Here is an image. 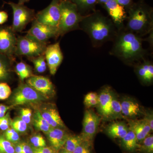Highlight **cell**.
Segmentation results:
<instances>
[{
	"label": "cell",
	"instance_id": "d6a6232c",
	"mask_svg": "<svg viewBox=\"0 0 153 153\" xmlns=\"http://www.w3.org/2000/svg\"><path fill=\"white\" fill-rule=\"evenodd\" d=\"M30 143L32 147L40 148L46 146V141L40 134L35 135L30 139Z\"/></svg>",
	"mask_w": 153,
	"mask_h": 153
},
{
	"label": "cell",
	"instance_id": "f1b7e54d",
	"mask_svg": "<svg viewBox=\"0 0 153 153\" xmlns=\"http://www.w3.org/2000/svg\"><path fill=\"white\" fill-rule=\"evenodd\" d=\"M30 60L33 62L36 72L42 73L46 71L47 63L44 54L38 57L30 58Z\"/></svg>",
	"mask_w": 153,
	"mask_h": 153
},
{
	"label": "cell",
	"instance_id": "9c48e42d",
	"mask_svg": "<svg viewBox=\"0 0 153 153\" xmlns=\"http://www.w3.org/2000/svg\"><path fill=\"white\" fill-rule=\"evenodd\" d=\"M102 118L93 110H85L82 121V130L80 135L84 140L93 143Z\"/></svg>",
	"mask_w": 153,
	"mask_h": 153
},
{
	"label": "cell",
	"instance_id": "8992f818",
	"mask_svg": "<svg viewBox=\"0 0 153 153\" xmlns=\"http://www.w3.org/2000/svg\"><path fill=\"white\" fill-rule=\"evenodd\" d=\"M47 98L27 83H22L14 91L11 102L13 106L38 104Z\"/></svg>",
	"mask_w": 153,
	"mask_h": 153
},
{
	"label": "cell",
	"instance_id": "277c9868",
	"mask_svg": "<svg viewBox=\"0 0 153 153\" xmlns=\"http://www.w3.org/2000/svg\"><path fill=\"white\" fill-rule=\"evenodd\" d=\"M60 9L59 36H63L71 31L80 30L79 24L84 16L80 14L75 4L69 0H61Z\"/></svg>",
	"mask_w": 153,
	"mask_h": 153
},
{
	"label": "cell",
	"instance_id": "c3c4849f",
	"mask_svg": "<svg viewBox=\"0 0 153 153\" xmlns=\"http://www.w3.org/2000/svg\"><path fill=\"white\" fill-rule=\"evenodd\" d=\"M57 153H73L72 152H69V151H66L64 149H61L60 150L58 151Z\"/></svg>",
	"mask_w": 153,
	"mask_h": 153
},
{
	"label": "cell",
	"instance_id": "7dc6e473",
	"mask_svg": "<svg viewBox=\"0 0 153 153\" xmlns=\"http://www.w3.org/2000/svg\"><path fill=\"white\" fill-rule=\"evenodd\" d=\"M14 146L15 153H24L22 143H17Z\"/></svg>",
	"mask_w": 153,
	"mask_h": 153
},
{
	"label": "cell",
	"instance_id": "bcb514c9",
	"mask_svg": "<svg viewBox=\"0 0 153 153\" xmlns=\"http://www.w3.org/2000/svg\"><path fill=\"white\" fill-rule=\"evenodd\" d=\"M10 107L6 106L3 104H0V118L3 117L5 115V114Z\"/></svg>",
	"mask_w": 153,
	"mask_h": 153
},
{
	"label": "cell",
	"instance_id": "9a60e30c",
	"mask_svg": "<svg viewBox=\"0 0 153 153\" xmlns=\"http://www.w3.org/2000/svg\"><path fill=\"white\" fill-rule=\"evenodd\" d=\"M27 84L48 98L55 93L54 85L48 77L33 75L26 80Z\"/></svg>",
	"mask_w": 153,
	"mask_h": 153
},
{
	"label": "cell",
	"instance_id": "60d3db41",
	"mask_svg": "<svg viewBox=\"0 0 153 153\" xmlns=\"http://www.w3.org/2000/svg\"><path fill=\"white\" fill-rule=\"evenodd\" d=\"M115 1L118 4L123 6L126 9H128L134 3L133 0H115Z\"/></svg>",
	"mask_w": 153,
	"mask_h": 153
},
{
	"label": "cell",
	"instance_id": "f35d334b",
	"mask_svg": "<svg viewBox=\"0 0 153 153\" xmlns=\"http://www.w3.org/2000/svg\"><path fill=\"white\" fill-rule=\"evenodd\" d=\"M33 148L34 153H57V152L52 148L45 146L40 148Z\"/></svg>",
	"mask_w": 153,
	"mask_h": 153
},
{
	"label": "cell",
	"instance_id": "2e32d148",
	"mask_svg": "<svg viewBox=\"0 0 153 153\" xmlns=\"http://www.w3.org/2000/svg\"><path fill=\"white\" fill-rule=\"evenodd\" d=\"M114 91L108 86L102 88L98 94V103L97 105L99 114L102 119L108 120L110 107Z\"/></svg>",
	"mask_w": 153,
	"mask_h": 153
},
{
	"label": "cell",
	"instance_id": "ee69618b",
	"mask_svg": "<svg viewBox=\"0 0 153 153\" xmlns=\"http://www.w3.org/2000/svg\"><path fill=\"white\" fill-rule=\"evenodd\" d=\"M23 147V153H34L32 147L29 144L26 143H22Z\"/></svg>",
	"mask_w": 153,
	"mask_h": 153
},
{
	"label": "cell",
	"instance_id": "3957f363",
	"mask_svg": "<svg viewBox=\"0 0 153 153\" xmlns=\"http://www.w3.org/2000/svg\"><path fill=\"white\" fill-rule=\"evenodd\" d=\"M125 29L141 37L153 32L152 9L143 2L133 3L128 9Z\"/></svg>",
	"mask_w": 153,
	"mask_h": 153
},
{
	"label": "cell",
	"instance_id": "44dd1931",
	"mask_svg": "<svg viewBox=\"0 0 153 153\" xmlns=\"http://www.w3.org/2000/svg\"><path fill=\"white\" fill-rule=\"evenodd\" d=\"M129 131L127 124L123 121H116L108 125L105 129V132L112 139L122 138L125 136Z\"/></svg>",
	"mask_w": 153,
	"mask_h": 153
},
{
	"label": "cell",
	"instance_id": "484cf974",
	"mask_svg": "<svg viewBox=\"0 0 153 153\" xmlns=\"http://www.w3.org/2000/svg\"><path fill=\"white\" fill-rule=\"evenodd\" d=\"M15 70L22 81H24L25 79H28L33 75L31 67L23 61L17 63Z\"/></svg>",
	"mask_w": 153,
	"mask_h": 153
},
{
	"label": "cell",
	"instance_id": "30bf717a",
	"mask_svg": "<svg viewBox=\"0 0 153 153\" xmlns=\"http://www.w3.org/2000/svg\"><path fill=\"white\" fill-rule=\"evenodd\" d=\"M17 38L12 27L0 26V54L14 59Z\"/></svg>",
	"mask_w": 153,
	"mask_h": 153
},
{
	"label": "cell",
	"instance_id": "cb8c5ba5",
	"mask_svg": "<svg viewBox=\"0 0 153 153\" xmlns=\"http://www.w3.org/2000/svg\"><path fill=\"white\" fill-rule=\"evenodd\" d=\"M124 119L122 112L120 100L117 94L114 92L110 107L108 120H117Z\"/></svg>",
	"mask_w": 153,
	"mask_h": 153
},
{
	"label": "cell",
	"instance_id": "836d02e7",
	"mask_svg": "<svg viewBox=\"0 0 153 153\" xmlns=\"http://www.w3.org/2000/svg\"><path fill=\"white\" fill-rule=\"evenodd\" d=\"M5 138L12 143H17L20 140L18 133L13 128H8L6 131Z\"/></svg>",
	"mask_w": 153,
	"mask_h": 153
},
{
	"label": "cell",
	"instance_id": "d590c367",
	"mask_svg": "<svg viewBox=\"0 0 153 153\" xmlns=\"http://www.w3.org/2000/svg\"><path fill=\"white\" fill-rule=\"evenodd\" d=\"M21 119L25 122L27 124L31 122V117L32 115V111L28 108H22L21 111Z\"/></svg>",
	"mask_w": 153,
	"mask_h": 153
},
{
	"label": "cell",
	"instance_id": "7bdbcfd3",
	"mask_svg": "<svg viewBox=\"0 0 153 153\" xmlns=\"http://www.w3.org/2000/svg\"><path fill=\"white\" fill-rule=\"evenodd\" d=\"M98 94L96 92H89L85 96L84 101H87V100H91L98 99Z\"/></svg>",
	"mask_w": 153,
	"mask_h": 153
},
{
	"label": "cell",
	"instance_id": "ac0fdd59",
	"mask_svg": "<svg viewBox=\"0 0 153 153\" xmlns=\"http://www.w3.org/2000/svg\"><path fill=\"white\" fill-rule=\"evenodd\" d=\"M46 134L51 147L57 152L63 147L69 135L64 129L53 128Z\"/></svg>",
	"mask_w": 153,
	"mask_h": 153
},
{
	"label": "cell",
	"instance_id": "4316f807",
	"mask_svg": "<svg viewBox=\"0 0 153 153\" xmlns=\"http://www.w3.org/2000/svg\"><path fill=\"white\" fill-rule=\"evenodd\" d=\"M84 140L81 135H72L69 134L62 149L73 152L77 146Z\"/></svg>",
	"mask_w": 153,
	"mask_h": 153
},
{
	"label": "cell",
	"instance_id": "8fae6325",
	"mask_svg": "<svg viewBox=\"0 0 153 153\" xmlns=\"http://www.w3.org/2000/svg\"><path fill=\"white\" fill-rule=\"evenodd\" d=\"M27 35L46 44L51 38H57L59 36L57 29L39 23L35 19L32 22V26L27 32Z\"/></svg>",
	"mask_w": 153,
	"mask_h": 153
},
{
	"label": "cell",
	"instance_id": "603a6c76",
	"mask_svg": "<svg viewBox=\"0 0 153 153\" xmlns=\"http://www.w3.org/2000/svg\"><path fill=\"white\" fill-rule=\"evenodd\" d=\"M120 146L127 152H137L138 143L134 133L129 129L125 136L120 139Z\"/></svg>",
	"mask_w": 153,
	"mask_h": 153
},
{
	"label": "cell",
	"instance_id": "5b68a950",
	"mask_svg": "<svg viewBox=\"0 0 153 153\" xmlns=\"http://www.w3.org/2000/svg\"><path fill=\"white\" fill-rule=\"evenodd\" d=\"M47 47L46 43L38 41L27 34L17 38L15 55L33 58L44 54Z\"/></svg>",
	"mask_w": 153,
	"mask_h": 153
},
{
	"label": "cell",
	"instance_id": "83f0119b",
	"mask_svg": "<svg viewBox=\"0 0 153 153\" xmlns=\"http://www.w3.org/2000/svg\"><path fill=\"white\" fill-rule=\"evenodd\" d=\"M137 152L140 153H153V136L150 134L138 143Z\"/></svg>",
	"mask_w": 153,
	"mask_h": 153
},
{
	"label": "cell",
	"instance_id": "5bb4252c",
	"mask_svg": "<svg viewBox=\"0 0 153 153\" xmlns=\"http://www.w3.org/2000/svg\"><path fill=\"white\" fill-rule=\"evenodd\" d=\"M120 101L124 118L127 120L136 119L143 116L145 110L134 99L124 97Z\"/></svg>",
	"mask_w": 153,
	"mask_h": 153
},
{
	"label": "cell",
	"instance_id": "4fadbf2b",
	"mask_svg": "<svg viewBox=\"0 0 153 153\" xmlns=\"http://www.w3.org/2000/svg\"><path fill=\"white\" fill-rule=\"evenodd\" d=\"M103 6L117 30L124 28V24L127 16L125 8L115 0H108Z\"/></svg>",
	"mask_w": 153,
	"mask_h": 153
},
{
	"label": "cell",
	"instance_id": "7402d4cb",
	"mask_svg": "<svg viewBox=\"0 0 153 153\" xmlns=\"http://www.w3.org/2000/svg\"><path fill=\"white\" fill-rule=\"evenodd\" d=\"M13 59L0 54V82H6L11 78L12 62Z\"/></svg>",
	"mask_w": 153,
	"mask_h": 153
},
{
	"label": "cell",
	"instance_id": "681fc988",
	"mask_svg": "<svg viewBox=\"0 0 153 153\" xmlns=\"http://www.w3.org/2000/svg\"><path fill=\"white\" fill-rule=\"evenodd\" d=\"M30 0H19L18 4H25V3L28 2Z\"/></svg>",
	"mask_w": 153,
	"mask_h": 153
},
{
	"label": "cell",
	"instance_id": "ffe728a7",
	"mask_svg": "<svg viewBox=\"0 0 153 153\" xmlns=\"http://www.w3.org/2000/svg\"><path fill=\"white\" fill-rule=\"evenodd\" d=\"M40 111L51 128L63 129L66 128L58 111L55 108H45Z\"/></svg>",
	"mask_w": 153,
	"mask_h": 153
},
{
	"label": "cell",
	"instance_id": "ab89813d",
	"mask_svg": "<svg viewBox=\"0 0 153 153\" xmlns=\"http://www.w3.org/2000/svg\"><path fill=\"white\" fill-rule=\"evenodd\" d=\"M33 124L36 129L38 131L43 132L44 133L47 134L51 129V128H52L35 121H33Z\"/></svg>",
	"mask_w": 153,
	"mask_h": 153
},
{
	"label": "cell",
	"instance_id": "f6af8a7d",
	"mask_svg": "<svg viewBox=\"0 0 153 153\" xmlns=\"http://www.w3.org/2000/svg\"><path fill=\"white\" fill-rule=\"evenodd\" d=\"M8 15L5 11H0V25H3L7 21Z\"/></svg>",
	"mask_w": 153,
	"mask_h": 153
},
{
	"label": "cell",
	"instance_id": "e575fe53",
	"mask_svg": "<svg viewBox=\"0 0 153 153\" xmlns=\"http://www.w3.org/2000/svg\"><path fill=\"white\" fill-rule=\"evenodd\" d=\"M12 91L7 83L0 82V100H4L10 96Z\"/></svg>",
	"mask_w": 153,
	"mask_h": 153
},
{
	"label": "cell",
	"instance_id": "4dcf8cb0",
	"mask_svg": "<svg viewBox=\"0 0 153 153\" xmlns=\"http://www.w3.org/2000/svg\"><path fill=\"white\" fill-rule=\"evenodd\" d=\"M10 125L12 128L17 132H25L27 130V124L20 117L17 118L12 121Z\"/></svg>",
	"mask_w": 153,
	"mask_h": 153
},
{
	"label": "cell",
	"instance_id": "74e56055",
	"mask_svg": "<svg viewBox=\"0 0 153 153\" xmlns=\"http://www.w3.org/2000/svg\"><path fill=\"white\" fill-rule=\"evenodd\" d=\"M10 118L8 114L0 118V129L3 131H6L9 128L10 126Z\"/></svg>",
	"mask_w": 153,
	"mask_h": 153
},
{
	"label": "cell",
	"instance_id": "ba28073f",
	"mask_svg": "<svg viewBox=\"0 0 153 153\" xmlns=\"http://www.w3.org/2000/svg\"><path fill=\"white\" fill-rule=\"evenodd\" d=\"M60 1L61 0H52L47 7L36 14L35 19L39 23L56 28L58 30L60 18Z\"/></svg>",
	"mask_w": 153,
	"mask_h": 153
},
{
	"label": "cell",
	"instance_id": "1f68e13d",
	"mask_svg": "<svg viewBox=\"0 0 153 153\" xmlns=\"http://www.w3.org/2000/svg\"><path fill=\"white\" fill-rule=\"evenodd\" d=\"M93 143L83 140L76 147L73 153H93Z\"/></svg>",
	"mask_w": 153,
	"mask_h": 153
},
{
	"label": "cell",
	"instance_id": "f546056e",
	"mask_svg": "<svg viewBox=\"0 0 153 153\" xmlns=\"http://www.w3.org/2000/svg\"><path fill=\"white\" fill-rule=\"evenodd\" d=\"M0 153H15L13 143L3 136H0Z\"/></svg>",
	"mask_w": 153,
	"mask_h": 153
},
{
	"label": "cell",
	"instance_id": "7a4b0ae2",
	"mask_svg": "<svg viewBox=\"0 0 153 153\" xmlns=\"http://www.w3.org/2000/svg\"><path fill=\"white\" fill-rule=\"evenodd\" d=\"M79 28L88 36L92 46L96 48L113 41L118 32L111 19L97 11L84 16Z\"/></svg>",
	"mask_w": 153,
	"mask_h": 153
},
{
	"label": "cell",
	"instance_id": "7c38bea8",
	"mask_svg": "<svg viewBox=\"0 0 153 153\" xmlns=\"http://www.w3.org/2000/svg\"><path fill=\"white\" fill-rule=\"evenodd\" d=\"M44 55L50 74L52 75H55L63 59L60 43L57 42L47 46Z\"/></svg>",
	"mask_w": 153,
	"mask_h": 153
},
{
	"label": "cell",
	"instance_id": "d6986e66",
	"mask_svg": "<svg viewBox=\"0 0 153 153\" xmlns=\"http://www.w3.org/2000/svg\"><path fill=\"white\" fill-rule=\"evenodd\" d=\"M136 65L135 71L140 81L145 84H151L153 80V63L145 59Z\"/></svg>",
	"mask_w": 153,
	"mask_h": 153
},
{
	"label": "cell",
	"instance_id": "8d00e7d4",
	"mask_svg": "<svg viewBox=\"0 0 153 153\" xmlns=\"http://www.w3.org/2000/svg\"><path fill=\"white\" fill-rule=\"evenodd\" d=\"M143 118L149 124L152 131H153V112L152 110H145Z\"/></svg>",
	"mask_w": 153,
	"mask_h": 153
},
{
	"label": "cell",
	"instance_id": "6da1fadb",
	"mask_svg": "<svg viewBox=\"0 0 153 153\" xmlns=\"http://www.w3.org/2000/svg\"><path fill=\"white\" fill-rule=\"evenodd\" d=\"M141 37L125 28L118 30L110 54L128 64L143 61L146 51L143 47Z\"/></svg>",
	"mask_w": 153,
	"mask_h": 153
},
{
	"label": "cell",
	"instance_id": "e0dca14e",
	"mask_svg": "<svg viewBox=\"0 0 153 153\" xmlns=\"http://www.w3.org/2000/svg\"><path fill=\"white\" fill-rule=\"evenodd\" d=\"M128 126L130 130L133 132L136 137L138 143L141 142L152 132L149 124L143 118L142 119L127 120Z\"/></svg>",
	"mask_w": 153,
	"mask_h": 153
},
{
	"label": "cell",
	"instance_id": "b9f144b4",
	"mask_svg": "<svg viewBox=\"0 0 153 153\" xmlns=\"http://www.w3.org/2000/svg\"><path fill=\"white\" fill-rule=\"evenodd\" d=\"M83 102L85 107L87 109H89L91 108L97 106L98 103V99L91 100L87 101H84Z\"/></svg>",
	"mask_w": 153,
	"mask_h": 153
},
{
	"label": "cell",
	"instance_id": "52a82bcc",
	"mask_svg": "<svg viewBox=\"0 0 153 153\" xmlns=\"http://www.w3.org/2000/svg\"><path fill=\"white\" fill-rule=\"evenodd\" d=\"M7 4L13 10V22L11 27L15 33L22 32L35 19L36 14L33 9L29 8L24 4L13 2H10Z\"/></svg>",
	"mask_w": 153,
	"mask_h": 153
},
{
	"label": "cell",
	"instance_id": "d4e9b609",
	"mask_svg": "<svg viewBox=\"0 0 153 153\" xmlns=\"http://www.w3.org/2000/svg\"><path fill=\"white\" fill-rule=\"evenodd\" d=\"M77 7L79 13L83 16L91 13L95 10L97 0H69Z\"/></svg>",
	"mask_w": 153,
	"mask_h": 153
}]
</instances>
